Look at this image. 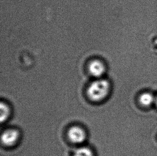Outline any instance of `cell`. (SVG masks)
I'll return each mask as SVG.
<instances>
[{
  "label": "cell",
  "instance_id": "1",
  "mask_svg": "<svg viewBox=\"0 0 157 156\" xmlns=\"http://www.w3.org/2000/svg\"><path fill=\"white\" fill-rule=\"evenodd\" d=\"M109 84L105 79H98L92 82L87 89V95L94 101H101L108 94Z\"/></svg>",
  "mask_w": 157,
  "mask_h": 156
},
{
  "label": "cell",
  "instance_id": "2",
  "mask_svg": "<svg viewBox=\"0 0 157 156\" xmlns=\"http://www.w3.org/2000/svg\"><path fill=\"white\" fill-rule=\"evenodd\" d=\"M68 137L73 143L80 144L85 141L86 135L84 130L80 127L73 126L68 131Z\"/></svg>",
  "mask_w": 157,
  "mask_h": 156
},
{
  "label": "cell",
  "instance_id": "3",
  "mask_svg": "<svg viewBox=\"0 0 157 156\" xmlns=\"http://www.w3.org/2000/svg\"><path fill=\"white\" fill-rule=\"evenodd\" d=\"M19 137L18 132L16 129H10L4 131L1 135V141L5 146H11L15 144Z\"/></svg>",
  "mask_w": 157,
  "mask_h": 156
},
{
  "label": "cell",
  "instance_id": "4",
  "mask_svg": "<svg viewBox=\"0 0 157 156\" xmlns=\"http://www.w3.org/2000/svg\"><path fill=\"white\" fill-rule=\"evenodd\" d=\"M90 74L95 77H100L104 73L105 66L102 61L95 60L91 61L89 66Z\"/></svg>",
  "mask_w": 157,
  "mask_h": 156
},
{
  "label": "cell",
  "instance_id": "5",
  "mask_svg": "<svg viewBox=\"0 0 157 156\" xmlns=\"http://www.w3.org/2000/svg\"><path fill=\"white\" fill-rule=\"evenodd\" d=\"M139 101L143 106H150L155 103V97L150 93H144L140 95Z\"/></svg>",
  "mask_w": 157,
  "mask_h": 156
},
{
  "label": "cell",
  "instance_id": "6",
  "mask_svg": "<svg viewBox=\"0 0 157 156\" xmlns=\"http://www.w3.org/2000/svg\"><path fill=\"white\" fill-rule=\"evenodd\" d=\"M74 156H94V154L90 148L82 147L76 150L74 153Z\"/></svg>",
  "mask_w": 157,
  "mask_h": 156
},
{
  "label": "cell",
  "instance_id": "7",
  "mask_svg": "<svg viewBox=\"0 0 157 156\" xmlns=\"http://www.w3.org/2000/svg\"><path fill=\"white\" fill-rule=\"evenodd\" d=\"M1 121L3 122L7 119L9 115V109L8 106L6 104L1 103Z\"/></svg>",
  "mask_w": 157,
  "mask_h": 156
},
{
  "label": "cell",
  "instance_id": "8",
  "mask_svg": "<svg viewBox=\"0 0 157 156\" xmlns=\"http://www.w3.org/2000/svg\"><path fill=\"white\" fill-rule=\"evenodd\" d=\"M155 105H156V106H157V97H155Z\"/></svg>",
  "mask_w": 157,
  "mask_h": 156
}]
</instances>
